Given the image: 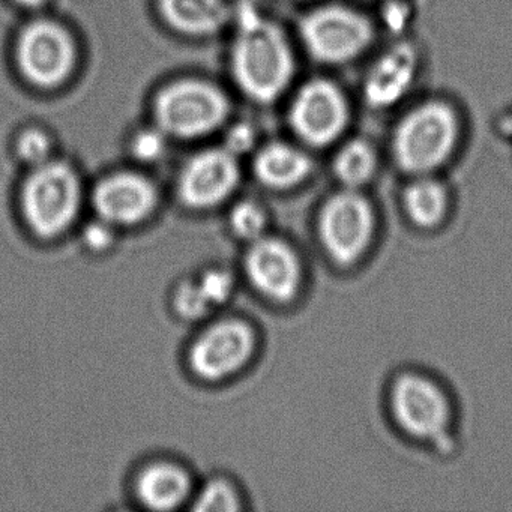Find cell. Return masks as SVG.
I'll use <instances>...</instances> for the list:
<instances>
[{
	"instance_id": "obj_20",
	"label": "cell",
	"mask_w": 512,
	"mask_h": 512,
	"mask_svg": "<svg viewBox=\"0 0 512 512\" xmlns=\"http://www.w3.org/2000/svg\"><path fill=\"white\" fill-rule=\"evenodd\" d=\"M229 224L235 236L244 241L253 242L265 236L268 215L262 206L245 200L233 206L229 215Z\"/></svg>"
},
{
	"instance_id": "obj_25",
	"label": "cell",
	"mask_w": 512,
	"mask_h": 512,
	"mask_svg": "<svg viewBox=\"0 0 512 512\" xmlns=\"http://www.w3.org/2000/svg\"><path fill=\"white\" fill-rule=\"evenodd\" d=\"M83 242L92 251H104L115 242V226L98 217L83 229Z\"/></svg>"
},
{
	"instance_id": "obj_27",
	"label": "cell",
	"mask_w": 512,
	"mask_h": 512,
	"mask_svg": "<svg viewBox=\"0 0 512 512\" xmlns=\"http://www.w3.org/2000/svg\"><path fill=\"white\" fill-rule=\"evenodd\" d=\"M254 133L248 125H236L227 136V151L233 155L247 152L253 146Z\"/></svg>"
},
{
	"instance_id": "obj_19",
	"label": "cell",
	"mask_w": 512,
	"mask_h": 512,
	"mask_svg": "<svg viewBox=\"0 0 512 512\" xmlns=\"http://www.w3.org/2000/svg\"><path fill=\"white\" fill-rule=\"evenodd\" d=\"M376 169V151L367 140H350L335 155L334 173L344 188L358 190L373 178Z\"/></svg>"
},
{
	"instance_id": "obj_18",
	"label": "cell",
	"mask_w": 512,
	"mask_h": 512,
	"mask_svg": "<svg viewBox=\"0 0 512 512\" xmlns=\"http://www.w3.org/2000/svg\"><path fill=\"white\" fill-rule=\"evenodd\" d=\"M403 203L407 215L416 226L433 227L445 217L448 193L436 179L428 178V175L416 176L404 191Z\"/></svg>"
},
{
	"instance_id": "obj_24",
	"label": "cell",
	"mask_w": 512,
	"mask_h": 512,
	"mask_svg": "<svg viewBox=\"0 0 512 512\" xmlns=\"http://www.w3.org/2000/svg\"><path fill=\"white\" fill-rule=\"evenodd\" d=\"M17 152L26 163L34 164L35 167L40 166L49 161V137L40 130L25 131L17 143Z\"/></svg>"
},
{
	"instance_id": "obj_22",
	"label": "cell",
	"mask_w": 512,
	"mask_h": 512,
	"mask_svg": "<svg viewBox=\"0 0 512 512\" xmlns=\"http://www.w3.org/2000/svg\"><path fill=\"white\" fill-rule=\"evenodd\" d=\"M173 307L179 316L187 320L202 319L209 311L214 310L194 277L185 278L176 286Z\"/></svg>"
},
{
	"instance_id": "obj_3",
	"label": "cell",
	"mask_w": 512,
	"mask_h": 512,
	"mask_svg": "<svg viewBox=\"0 0 512 512\" xmlns=\"http://www.w3.org/2000/svg\"><path fill=\"white\" fill-rule=\"evenodd\" d=\"M82 187L73 167L46 161L23 185L20 206L29 229L40 238H56L76 220Z\"/></svg>"
},
{
	"instance_id": "obj_17",
	"label": "cell",
	"mask_w": 512,
	"mask_h": 512,
	"mask_svg": "<svg viewBox=\"0 0 512 512\" xmlns=\"http://www.w3.org/2000/svg\"><path fill=\"white\" fill-rule=\"evenodd\" d=\"M164 20L176 31L188 35H212L229 20L223 0H160Z\"/></svg>"
},
{
	"instance_id": "obj_13",
	"label": "cell",
	"mask_w": 512,
	"mask_h": 512,
	"mask_svg": "<svg viewBox=\"0 0 512 512\" xmlns=\"http://www.w3.org/2000/svg\"><path fill=\"white\" fill-rule=\"evenodd\" d=\"M98 217L113 226H134L149 217L157 205V190L137 173H115L95 187L92 196Z\"/></svg>"
},
{
	"instance_id": "obj_26",
	"label": "cell",
	"mask_w": 512,
	"mask_h": 512,
	"mask_svg": "<svg viewBox=\"0 0 512 512\" xmlns=\"http://www.w3.org/2000/svg\"><path fill=\"white\" fill-rule=\"evenodd\" d=\"M166 140L158 131H142L133 140L134 157L142 161H155L163 155Z\"/></svg>"
},
{
	"instance_id": "obj_5",
	"label": "cell",
	"mask_w": 512,
	"mask_h": 512,
	"mask_svg": "<svg viewBox=\"0 0 512 512\" xmlns=\"http://www.w3.org/2000/svg\"><path fill=\"white\" fill-rule=\"evenodd\" d=\"M301 35L316 61L340 65L359 58L371 46L374 29L359 11L344 5H325L304 17Z\"/></svg>"
},
{
	"instance_id": "obj_4",
	"label": "cell",
	"mask_w": 512,
	"mask_h": 512,
	"mask_svg": "<svg viewBox=\"0 0 512 512\" xmlns=\"http://www.w3.org/2000/svg\"><path fill=\"white\" fill-rule=\"evenodd\" d=\"M229 113V101L215 86L200 80L172 83L155 100L158 127L179 139H196L217 130Z\"/></svg>"
},
{
	"instance_id": "obj_10",
	"label": "cell",
	"mask_w": 512,
	"mask_h": 512,
	"mask_svg": "<svg viewBox=\"0 0 512 512\" xmlns=\"http://www.w3.org/2000/svg\"><path fill=\"white\" fill-rule=\"evenodd\" d=\"M293 131L308 145H331L346 130L349 104L341 89L329 80L305 83L290 107Z\"/></svg>"
},
{
	"instance_id": "obj_14",
	"label": "cell",
	"mask_w": 512,
	"mask_h": 512,
	"mask_svg": "<svg viewBox=\"0 0 512 512\" xmlns=\"http://www.w3.org/2000/svg\"><path fill=\"white\" fill-rule=\"evenodd\" d=\"M418 73V52L403 41L389 47L368 71L364 80L365 103L373 109H388L406 97Z\"/></svg>"
},
{
	"instance_id": "obj_6",
	"label": "cell",
	"mask_w": 512,
	"mask_h": 512,
	"mask_svg": "<svg viewBox=\"0 0 512 512\" xmlns=\"http://www.w3.org/2000/svg\"><path fill=\"white\" fill-rule=\"evenodd\" d=\"M374 212L370 202L352 188L326 200L319 215V238L337 265L358 262L373 238Z\"/></svg>"
},
{
	"instance_id": "obj_15",
	"label": "cell",
	"mask_w": 512,
	"mask_h": 512,
	"mask_svg": "<svg viewBox=\"0 0 512 512\" xmlns=\"http://www.w3.org/2000/svg\"><path fill=\"white\" fill-rule=\"evenodd\" d=\"M191 481L182 467L167 461L152 463L140 472L136 493L152 511H173L190 496Z\"/></svg>"
},
{
	"instance_id": "obj_29",
	"label": "cell",
	"mask_w": 512,
	"mask_h": 512,
	"mask_svg": "<svg viewBox=\"0 0 512 512\" xmlns=\"http://www.w3.org/2000/svg\"><path fill=\"white\" fill-rule=\"evenodd\" d=\"M16 2L25 5V7H38V5L44 4L46 0H16Z\"/></svg>"
},
{
	"instance_id": "obj_28",
	"label": "cell",
	"mask_w": 512,
	"mask_h": 512,
	"mask_svg": "<svg viewBox=\"0 0 512 512\" xmlns=\"http://www.w3.org/2000/svg\"><path fill=\"white\" fill-rule=\"evenodd\" d=\"M409 20V10L403 2H392L385 10V23L391 31H400Z\"/></svg>"
},
{
	"instance_id": "obj_23",
	"label": "cell",
	"mask_w": 512,
	"mask_h": 512,
	"mask_svg": "<svg viewBox=\"0 0 512 512\" xmlns=\"http://www.w3.org/2000/svg\"><path fill=\"white\" fill-rule=\"evenodd\" d=\"M197 284L212 308L224 304L232 296L233 277L223 268H209L196 275Z\"/></svg>"
},
{
	"instance_id": "obj_11",
	"label": "cell",
	"mask_w": 512,
	"mask_h": 512,
	"mask_svg": "<svg viewBox=\"0 0 512 512\" xmlns=\"http://www.w3.org/2000/svg\"><path fill=\"white\" fill-rule=\"evenodd\" d=\"M244 268L251 286L275 302L295 298L301 286V260L289 244L278 238L265 235L250 242Z\"/></svg>"
},
{
	"instance_id": "obj_1",
	"label": "cell",
	"mask_w": 512,
	"mask_h": 512,
	"mask_svg": "<svg viewBox=\"0 0 512 512\" xmlns=\"http://www.w3.org/2000/svg\"><path fill=\"white\" fill-rule=\"evenodd\" d=\"M232 71L239 88L259 103L277 100L295 74V58L286 35L251 8L239 11Z\"/></svg>"
},
{
	"instance_id": "obj_9",
	"label": "cell",
	"mask_w": 512,
	"mask_h": 512,
	"mask_svg": "<svg viewBox=\"0 0 512 512\" xmlns=\"http://www.w3.org/2000/svg\"><path fill=\"white\" fill-rule=\"evenodd\" d=\"M17 61L29 82L40 88H55L73 71L76 47L62 26L38 20L20 35Z\"/></svg>"
},
{
	"instance_id": "obj_21",
	"label": "cell",
	"mask_w": 512,
	"mask_h": 512,
	"mask_svg": "<svg viewBox=\"0 0 512 512\" xmlns=\"http://www.w3.org/2000/svg\"><path fill=\"white\" fill-rule=\"evenodd\" d=\"M239 508L238 491L226 479L218 478L203 485L193 505L194 511L199 512H232Z\"/></svg>"
},
{
	"instance_id": "obj_7",
	"label": "cell",
	"mask_w": 512,
	"mask_h": 512,
	"mask_svg": "<svg viewBox=\"0 0 512 512\" xmlns=\"http://www.w3.org/2000/svg\"><path fill=\"white\" fill-rule=\"evenodd\" d=\"M391 409L395 422L419 440L440 439L451 422V406L445 392L421 374L397 377L392 385Z\"/></svg>"
},
{
	"instance_id": "obj_16",
	"label": "cell",
	"mask_w": 512,
	"mask_h": 512,
	"mask_svg": "<svg viewBox=\"0 0 512 512\" xmlns=\"http://www.w3.org/2000/svg\"><path fill=\"white\" fill-rule=\"evenodd\" d=\"M313 170L310 157L286 143H271L257 154L254 173L263 185L286 190L301 184Z\"/></svg>"
},
{
	"instance_id": "obj_8",
	"label": "cell",
	"mask_w": 512,
	"mask_h": 512,
	"mask_svg": "<svg viewBox=\"0 0 512 512\" xmlns=\"http://www.w3.org/2000/svg\"><path fill=\"white\" fill-rule=\"evenodd\" d=\"M256 350V334L248 323L224 319L202 332L191 346L188 362L200 379L218 382L238 373Z\"/></svg>"
},
{
	"instance_id": "obj_12",
	"label": "cell",
	"mask_w": 512,
	"mask_h": 512,
	"mask_svg": "<svg viewBox=\"0 0 512 512\" xmlns=\"http://www.w3.org/2000/svg\"><path fill=\"white\" fill-rule=\"evenodd\" d=\"M238 182L235 155L227 149H209L185 164L179 176L178 194L190 208H214L235 191Z\"/></svg>"
},
{
	"instance_id": "obj_2",
	"label": "cell",
	"mask_w": 512,
	"mask_h": 512,
	"mask_svg": "<svg viewBox=\"0 0 512 512\" xmlns=\"http://www.w3.org/2000/svg\"><path fill=\"white\" fill-rule=\"evenodd\" d=\"M458 118L443 101H427L407 113L394 134L397 166L410 175L424 176L451 157L458 140Z\"/></svg>"
}]
</instances>
